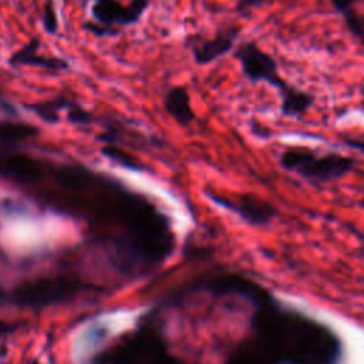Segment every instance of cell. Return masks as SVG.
Wrapping results in <instances>:
<instances>
[{"label":"cell","mask_w":364,"mask_h":364,"mask_svg":"<svg viewBox=\"0 0 364 364\" xmlns=\"http://www.w3.org/2000/svg\"><path fill=\"white\" fill-rule=\"evenodd\" d=\"M94 364H183L172 357L162 344L161 337L144 326L124 337L115 348L94 360Z\"/></svg>","instance_id":"cell-1"},{"label":"cell","mask_w":364,"mask_h":364,"mask_svg":"<svg viewBox=\"0 0 364 364\" xmlns=\"http://www.w3.org/2000/svg\"><path fill=\"white\" fill-rule=\"evenodd\" d=\"M280 165L304 179L328 182L348 173L354 166V159L336 152L320 155L309 148L291 146L282 152Z\"/></svg>","instance_id":"cell-2"},{"label":"cell","mask_w":364,"mask_h":364,"mask_svg":"<svg viewBox=\"0 0 364 364\" xmlns=\"http://www.w3.org/2000/svg\"><path fill=\"white\" fill-rule=\"evenodd\" d=\"M233 57L239 61L247 81L253 84L266 82L277 90L286 84L279 74V65L274 57L262 50L256 41L245 40L239 43L233 51Z\"/></svg>","instance_id":"cell-3"},{"label":"cell","mask_w":364,"mask_h":364,"mask_svg":"<svg viewBox=\"0 0 364 364\" xmlns=\"http://www.w3.org/2000/svg\"><path fill=\"white\" fill-rule=\"evenodd\" d=\"M240 26L232 24L226 26L212 37V38H202L199 36H191L186 40V47L191 48L192 58L198 65H208L218 58L223 57L229 51L235 48L236 40L240 34Z\"/></svg>","instance_id":"cell-4"},{"label":"cell","mask_w":364,"mask_h":364,"mask_svg":"<svg viewBox=\"0 0 364 364\" xmlns=\"http://www.w3.org/2000/svg\"><path fill=\"white\" fill-rule=\"evenodd\" d=\"M40 38L31 37L21 48L16 50L9 57L10 65H31V67H41L47 71L58 73V71H67L70 68V64L67 60L61 57H53V55H44L38 53L40 48Z\"/></svg>","instance_id":"cell-5"},{"label":"cell","mask_w":364,"mask_h":364,"mask_svg":"<svg viewBox=\"0 0 364 364\" xmlns=\"http://www.w3.org/2000/svg\"><path fill=\"white\" fill-rule=\"evenodd\" d=\"M104 131L97 136L105 145H118L125 144L131 146H138L145 144V136L136 131L125 125V122L117 118L114 114H104L100 119H97Z\"/></svg>","instance_id":"cell-6"},{"label":"cell","mask_w":364,"mask_h":364,"mask_svg":"<svg viewBox=\"0 0 364 364\" xmlns=\"http://www.w3.org/2000/svg\"><path fill=\"white\" fill-rule=\"evenodd\" d=\"M215 200L237 212L245 220L250 223H259V225L267 223L274 215V209L270 203L253 195H240L236 199H225V200L215 196Z\"/></svg>","instance_id":"cell-7"},{"label":"cell","mask_w":364,"mask_h":364,"mask_svg":"<svg viewBox=\"0 0 364 364\" xmlns=\"http://www.w3.org/2000/svg\"><path fill=\"white\" fill-rule=\"evenodd\" d=\"M92 20L101 26L121 28L132 26L127 4L119 0H90Z\"/></svg>","instance_id":"cell-8"},{"label":"cell","mask_w":364,"mask_h":364,"mask_svg":"<svg viewBox=\"0 0 364 364\" xmlns=\"http://www.w3.org/2000/svg\"><path fill=\"white\" fill-rule=\"evenodd\" d=\"M164 108L181 127H188L195 119L191 95L185 85H172L168 88L164 97Z\"/></svg>","instance_id":"cell-9"},{"label":"cell","mask_w":364,"mask_h":364,"mask_svg":"<svg viewBox=\"0 0 364 364\" xmlns=\"http://www.w3.org/2000/svg\"><path fill=\"white\" fill-rule=\"evenodd\" d=\"M280 95V114L283 117L300 118L303 117L314 104L316 97L304 90H300L294 85L284 84L279 90Z\"/></svg>","instance_id":"cell-10"},{"label":"cell","mask_w":364,"mask_h":364,"mask_svg":"<svg viewBox=\"0 0 364 364\" xmlns=\"http://www.w3.org/2000/svg\"><path fill=\"white\" fill-rule=\"evenodd\" d=\"M73 100L65 95H57L51 100L41 101V102H33V104H24V108L33 111L37 117H40L44 122L55 124L60 121L58 112L61 109H67L71 105Z\"/></svg>","instance_id":"cell-11"},{"label":"cell","mask_w":364,"mask_h":364,"mask_svg":"<svg viewBox=\"0 0 364 364\" xmlns=\"http://www.w3.org/2000/svg\"><path fill=\"white\" fill-rule=\"evenodd\" d=\"M38 129L30 124H16V122H0V139L18 142L36 135Z\"/></svg>","instance_id":"cell-12"},{"label":"cell","mask_w":364,"mask_h":364,"mask_svg":"<svg viewBox=\"0 0 364 364\" xmlns=\"http://www.w3.org/2000/svg\"><path fill=\"white\" fill-rule=\"evenodd\" d=\"M41 24L47 34L54 36L58 31V16L54 0H44L41 9Z\"/></svg>","instance_id":"cell-13"},{"label":"cell","mask_w":364,"mask_h":364,"mask_svg":"<svg viewBox=\"0 0 364 364\" xmlns=\"http://www.w3.org/2000/svg\"><path fill=\"white\" fill-rule=\"evenodd\" d=\"M67 119L70 124L74 125H91L97 121L91 111L85 109L81 104L75 101H73L71 105L67 108Z\"/></svg>","instance_id":"cell-14"},{"label":"cell","mask_w":364,"mask_h":364,"mask_svg":"<svg viewBox=\"0 0 364 364\" xmlns=\"http://www.w3.org/2000/svg\"><path fill=\"white\" fill-rule=\"evenodd\" d=\"M102 154L105 156H108L109 159L124 165V166H128V168H139L136 159L134 156H131L129 154H127L122 148H119L118 145H105L102 146Z\"/></svg>","instance_id":"cell-15"},{"label":"cell","mask_w":364,"mask_h":364,"mask_svg":"<svg viewBox=\"0 0 364 364\" xmlns=\"http://www.w3.org/2000/svg\"><path fill=\"white\" fill-rule=\"evenodd\" d=\"M346 23L347 30L350 31V34L357 38L360 43H363V36H364V30H363V18L361 16L354 10L350 9L348 11H346L344 14H341Z\"/></svg>","instance_id":"cell-16"},{"label":"cell","mask_w":364,"mask_h":364,"mask_svg":"<svg viewBox=\"0 0 364 364\" xmlns=\"http://www.w3.org/2000/svg\"><path fill=\"white\" fill-rule=\"evenodd\" d=\"M82 28L88 33H91L95 37H114L118 36L121 33V28H111V27H105L101 26L98 23H95L94 20H85L82 23Z\"/></svg>","instance_id":"cell-17"},{"label":"cell","mask_w":364,"mask_h":364,"mask_svg":"<svg viewBox=\"0 0 364 364\" xmlns=\"http://www.w3.org/2000/svg\"><path fill=\"white\" fill-rule=\"evenodd\" d=\"M151 1H152V0H131V1L127 4L132 26L136 24V23L141 20V17L144 16V13H145V10L148 9V6L151 4Z\"/></svg>","instance_id":"cell-18"},{"label":"cell","mask_w":364,"mask_h":364,"mask_svg":"<svg viewBox=\"0 0 364 364\" xmlns=\"http://www.w3.org/2000/svg\"><path fill=\"white\" fill-rule=\"evenodd\" d=\"M264 0H237L236 3V13L240 16H247V11L255 7H260Z\"/></svg>","instance_id":"cell-19"},{"label":"cell","mask_w":364,"mask_h":364,"mask_svg":"<svg viewBox=\"0 0 364 364\" xmlns=\"http://www.w3.org/2000/svg\"><path fill=\"white\" fill-rule=\"evenodd\" d=\"M357 1H360V0H331V4L336 11H338L340 14H344L346 11L353 9L354 3H357Z\"/></svg>","instance_id":"cell-20"},{"label":"cell","mask_w":364,"mask_h":364,"mask_svg":"<svg viewBox=\"0 0 364 364\" xmlns=\"http://www.w3.org/2000/svg\"><path fill=\"white\" fill-rule=\"evenodd\" d=\"M33 364H37V363H33Z\"/></svg>","instance_id":"cell-21"}]
</instances>
